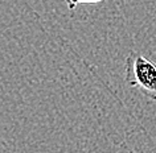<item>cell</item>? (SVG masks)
Returning <instances> with one entry per match:
<instances>
[{"label":"cell","mask_w":156,"mask_h":153,"mask_svg":"<svg viewBox=\"0 0 156 153\" xmlns=\"http://www.w3.org/2000/svg\"><path fill=\"white\" fill-rule=\"evenodd\" d=\"M99 2H103V0H65L66 5L70 11H73L78 4H97Z\"/></svg>","instance_id":"cell-2"},{"label":"cell","mask_w":156,"mask_h":153,"mask_svg":"<svg viewBox=\"0 0 156 153\" xmlns=\"http://www.w3.org/2000/svg\"><path fill=\"white\" fill-rule=\"evenodd\" d=\"M124 81L130 87L139 89L146 98L156 100V65L143 54L128 53Z\"/></svg>","instance_id":"cell-1"}]
</instances>
